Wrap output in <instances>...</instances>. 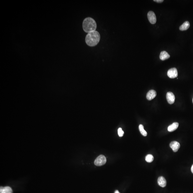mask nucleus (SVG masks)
Instances as JSON below:
<instances>
[{
    "mask_svg": "<svg viewBox=\"0 0 193 193\" xmlns=\"http://www.w3.org/2000/svg\"><path fill=\"white\" fill-rule=\"evenodd\" d=\"M167 75L171 78H174L177 77L178 76V72L176 68H173L168 70Z\"/></svg>",
    "mask_w": 193,
    "mask_h": 193,
    "instance_id": "5",
    "label": "nucleus"
},
{
    "mask_svg": "<svg viewBox=\"0 0 193 193\" xmlns=\"http://www.w3.org/2000/svg\"><path fill=\"white\" fill-rule=\"evenodd\" d=\"M170 56L168 53L165 51H163L160 52V58L162 61L166 60L170 57Z\"/></svg>",
    "mask_w": 193,
    "mask_h": 193,
    "instance_id": "10",
    "label": "nucleus"
},
{
    "mask_svg": "<svg viewBox=\"0 0 193 193\" xmlns=\"http://www.w3.org/2000/svg\"><path fill=\"white\" fill-rule=\"evenodd\" d=\"M139 128L141 133L143 136H145V137L147 136V133L146 131L144 130V127L143 126V125H142V124L140 125L139 126Z\"/></svg>",
    "mask_w": 193,
    "mask_h": 193,
    "instance_id": "14",
    "label": "nucleus"
},
{
    "mask_svg": "<svg viewBox=\"0 0 193 193\" xmlns=\"http://www.w3.org/2000/svg\"><path fill=\"white\" fill-rule=\"evenodd\" d=\"M189 27H190L189 23L188 21H186L180 26L179 30L181 31L187 30L189 28Z\"/></svg>",
    "mask_w": 193,
    "mask_h": 193,
    "instance_id": "13",
    "label": "nucleus"
},
{
    "mask_svg": "<svg viewBox=\"0 0 193 193\" xmlns=\"http://www.w3.org/2000/svg\"><path fill=\"white\" fill-rule=\"evenodd\" d=\"M82 27L84 31L88 33L95 31L97 28V24L94 19L90 17L87 18L83 20Z\"/></svg>",
    "mask_w": 193,
    "mask_h": 193,
    "instance_id": "2",
    "label": "nucleus"
},
{
    "mask_svg": "<svg viewBox=\"0 0 193 193\" xmlns=\"http://www.w3.org/2000/svg\"><path fill=\"white\" fill-rule=\"evenodd\" d=\"M0 193H13V191L12 188L9 186L1 187L0 189Z\"/></svg>",
    "mask_w": 193,
    "mask_h": 193,
    "instance_id": "12",
    "label": "nucleus"
},
{
    "mask_svg": "<svg viewBox=\"0 0 193 193\" xmlns=\"http://www.w3.org/2000/svg\"><path fill=\"white\" fill-rule=\"evenodd\" d=\"M179 124L177 122H174L172 124L169 125L168 127V130L169 132H172L174 131L177 129L179 127Z\"/></svg>",
    "mask_w": 193,
    "mask_h": 193,
    "instance_id": "11",
    "label": "nucleus"
},
{
    "mask_svg": "<svg viewBox=\"0 0 193 193\" xmlns=\"http://www.w3.org/2000/svg\"><path fill=\"white\" fill-rule=\"evenodd\" d=\"M157 93L154 90H151L148 91L146 95V98L149 101L152 100L156 97Z\"/></svg>",
    "mask_w": 193,
    "mask_h": 193,
    "instance_id": "8",
    "label": "nucleus"
},
{
    "mask_svg": "<svg viewBox=\"0 0 193 193\" xmlns=\"http://www.w3.org/2000/svg\"><path fill=\"white\" fill-rule=\"evenodd\" d=\"M147 162L148 163L152 162L154 160V157L152 155H147L145 158Z\"/></svg>",
    "mask_w": 193,
    "mask_h": 193,
    "instance_id": "15",
    "label": "nucleus"
},
{
    "mask_svg": "<svg viewBox=\"0 0 193 193\" xmlns=\"http://www.w3.org/2000/svg\"><path fill=\"white\" fill-rule=\"evenodd\" d=\"M166 99L168 103L169 104H172L175 101V96L173 93L168 92L166 94Z\"/></svg>",
    "mask_w": 193,
    "mask_h": 193,
    "instance_id": "6",
    "label": "nucleus"
},
{
    "mask_svg": "<svg viewBox=\"0 0 193 193\" xmlns=\"http://www.w3.org/2000/svg\"><path fill=\"white\" fill-rule=\"evenodd\" d=\"M100 35L97 31H93L88 33L86 37L85 41L86 44L90 47H93L97 45L100 40Z\"/></svg>",
    "mask_w": 193,
    "mask_h": 193,
    "instance_id": "1",
    "label": "nucleus"
},
{
    "mask_svg": "<svg viewBox=\"0 0 193 193\" xmlns=\"http://www.w3.org/2000/svg\"><path fill=\"white\" fill-rule=\"evenodd\" d=\"M147 17L149 22L151 24H154L156 23L157 21L156 15L153 11H150L148 12Z\"/></svg>",
    "mask_w": 193,
    "mask_h": 193,
    "instance_id": "4",
    "label": "nucleus"
},
{
    "mask_svg": "<svg viewBox=\"0 0 193 193\" xmlns=\"http://www.w3.org/2000/svg\"><path fill=\"white\" fill-rule=\"evenodd\" d=\"M191 171L192 172L193 174V165L192 166L191 168Z\"/></svg>",
    "mask_w": 193,
    "mask_h": 193,
    "instance_id": "18",
    "label": "nucleus"
},
{
    "mask_svg": "<svg viewBox=\"0 0 193 193\" xmlns=\"http://www.w3.org/2000/svg\"><path fill=\"white\" fill-rule=\"evenodd\" d=\"M153 1L155 2H156L157 3H162L164 2V0H154Z\"/></svg>",
    "mask_w": 193,
    "mask_h": 193,
    "instance_id": "17",
    "label": "nucleus"
},
{
    "mask_svg": "<svg viewBox=\"0 0 193 193\" xmlns=\"http://www.w3.org/2000/svg\"></svg>",
    "mask_w": 193,
    "mask_h": 193,
    "instance_id": "20",
    "label": "nucleus"
},
{
    "mask_svg": "<svg viewBox=\"0 0 193 193\" xmlns=\"http://www.w3.org/2000/svg\"><path fill=\"white\" fill-rule=\"evenodd\" d=\"M118 133L119 136L120 137H122L124 133L123 131L122 130V129L121 128H119L118 129Z\"/></svg>",
    "mask_w": 193,
    "mask_h": 193,
    "instance_id": "16",
    "label": "nucleus"
},
{
    "mask_svg": "<svg viewBox=\"0 0 193 193\" xmlns=\"http://www.w3.org/2000/svg\"><path fill=\"white\" fill-rule=\"evenodd\" d=\"M106 162V158L103 155H101L95 159L94 162L95 165L98 166H103Z\"/></svg>",
    "mask_w": 193,
    "mask_h": 193,
    "instance_id": "3",
    "label": "nucleus"
},
{
    "mask_svg": "<svg viewBox=\"0 0 193 193\" xmlns=\"http://www.w3.org/2000/svg\"><path fill=\"white\" fill-rule=\"evenodd\" d=\"M169 146L174 152H177L180 148V145L178 142L174 141L171 142L169 144Z\"/></svg>",
    "mask_w": 193,
    "mask_h": 193,
    "instance_id": "7",
    "label": "nucleus"
},
{
    "mask_svg": "<svg viewBox=\"0 0 193 193\" xmlns=\"http://www.w3.org/2000/svg\"><path fill=\"white\" fill-rule=\"evenodd\" d=\"M166 181L164 177H160L158 179V184L160 186L165 187L166 185Z\"/></svg>",
    "mask_w": 193,
    "mask_h": 193,
    "instance_id": "9",
    "label": "nucleus"
},
{
    "mask_svg": "<svg viewBox=\"0 0 193 193\" xmlns=\"http://www.w3.org/2000/svg\"><path fill=\"white\" fill-rule=\"evenodd\" d=\"M115 193H119V192L118 191H117H117H115Z\"/></svg>",
    "mask_w": 193,
    "mask_h": 193,
    "instance_id": "19",
    "label": "nucleus"
}]
</instances>
